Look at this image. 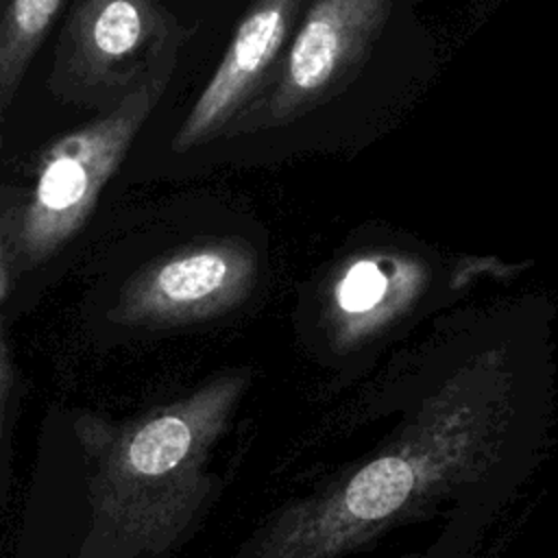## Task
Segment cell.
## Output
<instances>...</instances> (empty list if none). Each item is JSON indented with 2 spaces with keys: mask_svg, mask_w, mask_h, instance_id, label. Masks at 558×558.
Instances as JSON below:
<instances>
[{
  "mask_svg": "<svg viewBox=\"0 0 558 558\" xmlns=\"http://www.w3.org/2000/svg\"><path fill=\"white\" fill-rule=\"evenodd\" d=\"M257 275L255 253L233 240L172 251L140 268L120 292L111 318L122 325H177L240 303Z\"/></svg>",
  "mask_w": 558,
  "mask_h": 558,
  "instance_id": "4",
  "label": "cell"
},
{
  "mask_svg": "<svg viewBox=\"0 0 558 558\" xmlns=\"http://www.w3.org/2000/svg\"><path fill=\"white\" fill-rule=\"evenodd\" d=\"M305 0H255L172 140L185 153L227 131L266 81Z\"/></svg>",
  "mask_w": 558,
  "mask_h": 558,
  "instance_id": "6",
  "label": "cell"
},
{
  "mask_svg": "<svg viewBox=\"0 0 558 558\" xmlns=\"http://www.w3.org/2000/svg\"><path fill=\"white\" fill-rule=\"evenodd\" d=\"M390 9L392 0H316L290 44L270 96L248 105L227 131L277 126L333 96L364 63Z\"/></svg>",
  "mask_w": 558,
  "mask_h": 558,
  "instance_id": "3",
  "label": "cell"
},
{
  "mask_svg": "<svg viewBox=\"0 0 558 558\" xmlns=\"http://www.w3.org/2000/svg\"><path fill=\"white\" fill-rule=\"evenodd\" d=\"M427 277V268L408 255H357L336 275L331 290L333 312L338 320L353 329L371 327L412 303Z\"/></svg>",
  "mask_w": 558,
  "mask_h": 558,
  "instance_id": "7",
  "label": "cell"
},
{
  "mask_svg": "<svg viewBox=\"0 0 558 558\" xmlns=\"http://www.w3.org/2000/svg\"><path fill=\"white\" fill-rule=\"evenodd\" d=\"M414 475L408 462L388 456L364 466L347 486L344 508L360 521H373L399 508L412 488Z\"/></svg>",
  "mask_w": 558,
  "mask_h": 558,
  "instance_id": "9",
  "label": "cell"
},
{
  "mask_svg": "<svg viewBox=\"0 0 558 558\" xmlns=\"http://www.w3.org/2000/svg\"><path fill=\"white\" fill-rule=\"evenodd\" d=\"M9 279H7V264H4V251H2V238H0V301L7 296Z\"/></svg>",
  "mask_w": 558,
  "mask_h": 558,
  "instance_id": "11",
  "label": "cell"
},
{
  "mask_svg": "<svg viewBox=\"0 0 558 558\" xmlns=\"http://www.w3.org/2000/svg\"><path fill=\"white\" fill-rule=\"evenodd\" d=\"M13 390V371L11 360L4 342V331L0 325V471H2V456H4V440H7V418H9V401Z\"/></svg>",
  "mask_w": 558,
  "mask_h": 558,
  "instance_id": "10",
  "label": "cell"
},
{
  "mask_svg": "<svg viewBox=\"0 0 558 558\" xmlns=\"http://www.w3.org/2000/svg\"><path fill=\"white\" fill-rule=\"evenodd\" d=\"M174 22L159 0H76L61 35L63 76L78 89L131 92L159 70Z\"/></svg>",
  "mask_w": 558,
  "mask_h": 558,
  "instance_id": "5",
  "label": "cell"
},
{
  "mask_svg": "<svg viewBox=\"0 0 558 558\" xmlns=\"http://www.w3.org/2000/svg\"><path fill=\"white\" fill-rule=\"evenodd\" d=\"M63 0H11L0 17V124Z\"/></svg>",
  "mask_w": 558,
  "mask_h": 558,
  "instance_id": "8",
  "label": "cell"
},
{
  "mask_svg": "<svg viewBox=\"0 0 558 558\" xmlns=\"http://www.w3.org/2000/svg\"><path fill=\"white\" fill-rule=\"evenodd\" d=\"M218 392L161 408L107 436L94 453L98 512L126 536L153 543L170 525L207 410Z\"/></svg>",
  "mask_w": 558,
  "mask_h": 558,
  "instance_id": "2",
  "label": "cell"
},
{
  "mask_svg": "<svg viewBox=\"0 0 558 558\" xmlns=\"http://www.w3.org/2000/svg\"><path fill=\"white\" fill-rule=\"evenodd\" d=\"M170 63L126 92L105 116L63 135L41 157L11 235L24 266H37L87 222L102 187L161 98Z\"/></svg>",
  "mask_w": 558,
  "mask_h": 558,
  "instance_id": "1",
  "label": "cell"
}]
</instances>
